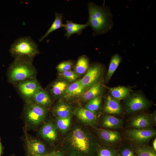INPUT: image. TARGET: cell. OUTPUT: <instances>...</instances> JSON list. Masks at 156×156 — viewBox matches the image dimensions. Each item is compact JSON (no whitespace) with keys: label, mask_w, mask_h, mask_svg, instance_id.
I'll return each instance as SVG.
<instances>
[{"label":"cell","mask_w":156,"mask_h":156,"mask_svg":"<svg viewBox=\"0 0 156 156\" xmlns=\"http://www.w3.org/2000/svg\"><path fill=\"white\" fill-rule=\"evenodd\" d=\"M10 156H15L14 155H11Z\"/></svg>","instance_id":"40"},{"label":"cell","mask_w":156,"mask_h":156,"mask_svg":"<svg viewBox=\"0 0 156 156\" xmlns=\"http://www.w3.org/2000/svg\"><path fill=\"white\" fill-rule=\"evenodd\" d=\"M10 52L15 59H21L32 62L40 53L38 45L29 36L17 39L10 46Z\"/></svg>","instance_id":"3"},{"label":"cell","mask_w":156,"mask_h":156,"mask_svg":"<svg viewBox=\"0 0 156 156\" xmlns=\"http://www.w3.org/2000/svg\"><path fill=\"white\" fill-rule=\"evenodd\" d=\"M96 131L100 139L108 146L113 147L121 141V136L118 131L97 129Z\"/></svg>","instance_id":"11"},{"label":"cell","mask_w":156,"mask_h":156,"mask_svg":"<svg viewBox=\"0 0 156 156\" xmlns=\"http://www.w3.org/2000/svg\"><path fill=\"white\" fill-rule=\"evenodd\" d=\"M63 14H60L57 12L55 13V18L54 21L45 34L39 39V42L42 41L53 31L64 27V24L62 23V21Z\"/></svg>","instance_id":"25"},{"label":"cell","mask_w":156,"mask_h":156,"mask_svg":"<svg viewBox=\"0 0 156 156\" xmlns=\"http://www.w3.org/2000/svg\"><path fill=\"white\" fill-rule=\"evenodd\" d=\"M153 148L154 150L156 151V139H154L153 142Z\"/></svg>","instance_id":"36"},{"label":"cell","mask_w":156,"mask_h":156,"mask_svg":"<svg viewBox=\"0 0 156 156\" xmlns=\"http://www.w3.org/2000/svg\"><path fill=\"white\" fill-rule=\"evenodd\" d=\"M103 72V66L101 64L95 63L90 66L86 73L81 79L82 84L85 91L102 79Z\"/></svg>","instance_id":"7"},{"label":"cell","mask_w":156,"mask_h":156,"mask_svg":"<svg viewBox=\"0 0 156 156\" xmlns=\"http://www.w3.org/2000/svg\"><path fill=\"white\" fill-rule=\"evenodd\" d=\"M122 111V107L118 101L111 96H107L103 109L104 112L110 114H118Z\"/></svg>","instance_id":"15"},{"label":"cell","mask_w":156,"mask_h":156,"mask_svg":"<svg viewBox=\"0 0 156 156\" xmlns=\"http://www.w3.org/2000/svg\"><path fill=\"white\" fill-rule=\"evenodd\" d=\"M74 63V62L71 60L64 61L57 65L56 69L59 72L70 70L73 67Z\"/></svg>","instance_id":"33"},{"label":"cell","mask_w":156,"mask_h":156,"mask_svg":"<svg viewBox=\"0 0 156 156\" xmlns=\"http://www.w3.org/2000/svg\"><path fill=\"white\" fill-rule=\"evenodd\" d=\"M66 156H80V155H70V154H67L65 155Z\"/></svg>","instance_id":"38"},{"label":"cell","mask_w":156,"mask_h":156,"mask_svg":"<svg viewBox=\"0 0 156 156\" xmlns=\"http://www.w3.org/2000/svg\"><path fill=\"white\" fill-rule=\"evenodd\" d=\"M116 152L118 156H136L134 148L129 144L122 145Z\"/></svg>","instance_id":"29"},{"label":"cell","mask_w":156,"mask_h":156,"mask_svg":"<svg viewBox=\"0 0 156 156\" xmlns=\"http://www.w3.org/2000/svg\"><path fill=\"white\" fill-rule=\"evenodd\" d=\"M128 138L138 145H144L156 134L155 130L150 128L129 129L126 131Z\"/></svg>","instance_id":"8"},{"label":"cell","mask_w":156,"mask_h":156,"mask_svg":"<svg viewBox=\"0 0 156 156\" xmlns=\"http://www.w3.org/2000/svg\"><path fill=\"white\" fill-rule=\"evenodd\" d=\"M134 150L136 156H156L153 148L145 144L138 145Z\"/></svg>","instance_id":"27"},{"label":"cell","mask_w":156,"mask_h":156,"mask_svg":"<svg viewBox=\"0 0 156 156\" xmlns=\"http://www.w3.org/2000/svg\"><path fill=\"white\" fill-rule=\"evenodd\" d=\"M27 156H48L47 155H42V156H40V155H28Z\"/></svg>","instance_id":"39"},{"label":"cell","mask_w":156,"mask_h":156,"mask_svg":"<svg viewBox=\"0 0 156 156\" xmlns=\"http://www.w3.org/2000/svg\"><path fill=\"white\" fill-rule=\"evenodd\" d=\"M59 76L60 78L65 79L69 82L75 81L79 77L78 75L71 70L59 72Z\"/></svg>","instance_id":"32"},{"label":"cell","mask_w":156,"mask_h":156,"mask_svg":"<svg viewBox=\"0 0 156 156\" xmlns=\"http://www.w3.org/2000/svg\"><path fill=\"white\" fill-rule=\"evenodd\" d=\"M88 26L89 25L87 23L85 24H79L74 23L71 21H67L64 27L66 31L64 35L68 39L72 34H76L80 35L82 34L83 30Z\"/></svg>","instance_id":"17"},{"label":"cell","mask_w":156,"mask_h":156,"mask_svg":"<svg viewBox=\"0 0 156 156\" xmlns=\"http://www.w3.org/2000/svg\"><path fill=\"white\" fill-rule=\"evenodd\" d=\"M53 113L57 118L71 117L73 112L71 107L64 103H59L54 107Z\"/></svg>","instance_id":"20"},{"label":"cell","mask_w":156,"mask_h":156,"mask_svg":"<svg viewBox=\"0 0 156 156\" xmlns=\"http://www.w3.org/2000/svg\"><path fill=\"white\" fill-rule=\"evenodd\" d=\"M51 100L48 92L42 88L35 95L33 103L44 107H48L51 104Z\"/></svg>","instance_id":"21"},{"label":"cell","mask_w":156,"mask_h":156,"mask_svg":"<svg viewBox=\"0 0 156 156\" xmlns=\"http://www.w3.org/2000/svg\"><path fill=\"white\" fill-rule=\"evenodd\" d=\"M3 148L1 143V138H0V156H1L3 153Z\"/></svg>","instance_id":"37"},{"label":"cell","mask_w":156,"mask_h":156,"mask_svg":"<svg viewBox=\"0 0 156 156\" xmlns=\"http://www.w3.org/2000/svg\"><path fill=\"white\" fill-rule=\"evenodd\" d=\"M152 123L150 116L146 114L135 116L131 118L129 122L130 126L136 129L149 128Z\"/></svg>","instance_id":"14"},{"label":"cell","mask_w":156,"mask_h":156,"mask_svg":"<svg viewBox=\"0 0 156 156\" xmlns=\"http://www.w3.org/2000/svg\"><path fill=\"white\" fill-rule=\"evenodd\" d=\"M88 5L89 16L87 23L91 27L93 36L102 35L110 31L114 24L110 8L97 5L92 2L88 3Z\"/></svg>","instance_id":"2"},{"label":"cell","mask_w":156,"mask_h":156,"mask_svg":"<svg viewBox=\"0 0 156 156\" xmlns=\"http://www.w3.org/2000/svg\"><path fill=\"white\" fill-rule=\"evenodd\" d=\"M95 156H118L116 150L113 147L100 146Z\"/></svg>","instance_id":"28"},{"label":"cell","mask_w":156,"mask_h":156,"mask_svg":"<svg viewBox=\"0 0 156 156\" xmlns=\"http://www.w3.org/2000/svg\"><path fill=\"white\" fill-rule=\"evenodd\" d=\"M111 96L119 101L126 98L129 95V89L123 86H119L109 88Z\"/></svg>","instance_id":"24"},{"label":"cell","mask_w":156,"mask_h":156,"mask_svg":"<svg viewBox=\"0 0 156 156\" xmlns=\"http://www.w3.org/2000/svg\"><path fill=\"white\" fill-rule=\"evenodd\" d=\"M36 71L32 62L21 59H15L8 72V78L12 83L20 82L35 77Z\"/></svg>","instance_id":"4"},{"label":"cell","mask_w":156,"mask_h":156,"mask_svg":"<svg viewBox=\"0 0 156 156\" xmlns=\"http://www.w3.org/2000/svg\"><path fill=\"white\" fill-rule=\"evenodd\" d=\"M68 81L63 79H58L51 84L50 92L55 98H58L64 96L65 91L70 84Z\"/></svg>","instance_id":"16"},{"label":"cell","mask_w":156,"mask_h":156,"mask_svg":"<svg viewBox=\"0 0 156 156\" xmlns=\"http://www.w3.org/2000/svg\"><path fill=\"white\" fill-rule=\"evenodd\" d=\"M26 149L28 155H44L49 153L45 145L35 139H26Z\"/></svg>","instance_id":"10"},{"label":"cell","mask_w":156,"mask_h":156,"mask_svg":"<svg viewBox=\"0 0 156 156\" xmlns=\"http://www.w3.org/2000/svg\"><path fill=\"white\" fill-rule=\"evenodd\" d=\"M89 59L85 55L79 57L74 67V72L77 75L84 74L89 68Z\"/></svg>","instance_id":"23"},{"label":"cell","mask_w":156,"mask_h":156,"mask_svg":"<svg viewBox=\"0 0 156 156\" xmlns=\"http://www.w3.org/2000/svg\"><path fill=\"white\" fill-rule=\"evenodd\" d=\"M48 156H66L65 154L62 150L54 151L49 153Z\"/></svg>","instance_id":"34"},{"label":"cell","mask_w":156,"mask_h":156,"mask_svg":"<svg viewBox=\"0 0 156 156\" xmlns=\"http://www.w3.org/2000/svg\"><path fill=\"white\" fill-rule=\"evenodd\" d=\"M121 61L122 58L118 54H116L112 56L106 77V83L109 81Z\"/></svg>","instance_id":"26"},{"label":"cell","mask_w":156,"mask_h":156,"mask_svg":"<svg viewBox=\"0 0 156 156\" xmlns=\"http://www.w3.org/2000/svg\"><path fill=\"white\" fill-rule=\"evenodd\" d=\"M70 118H57L56 125L57 128L63 132L66 131L70 125Z\"/></svg>","instance_id":"31"},{"label":"cell","mask_w":156,"mask_h":156,"mask_svg":"<svg viewBox=\"0 0 156 156\" xmlns=\"http://www.w3.org/2000/svg\"><path fill=\"white\" fill-rule=\"evenodd\" d=\"M102 123V125L105 128L116 129L122 126L123 122L119 118L112 115H107L103 117Z\"/></svg>","instance_id":"22"},{"label":"cell","mask_w":156,"mask_h":156,"mask_svg":"<svg viewBox=\"0 0 156 156\" xmlns=\"http://www.w3.org/2000/svg\"><path fill=\"white\" fill-rule=\"evenodd\" d=\"M85 91L81 79L68 86L65 91L64 97L69 99L81 95Z\"/></svg>","instance_id":"18"},{"label":"cell","mask_w":156,"mask_h":156,"mask_svg":"<svg viewBox=\"0 0 156 156\" xmlns=\"http://www.w3.org/2000/svg\"><path fill=\"white\" fill-rule=\"evenodd\" d=\"M149 105L148 101L139 94H135L129 96L125 102L126 110L129 114L146 109Z\"/></svg>","instance_id":"9"},{"label":"cell","mask_w":156,"mask_h":156,"mask_svg":"<svg viewBox=\"0 0 156 156\" xmlns=\"http://www.w3.org/2000/svg\"><path fill=\"white\" fill-rule=\"evenodd\" d=\"M75 115L82 122L94 126L97 121V117L94 112L84 107H78L74 112Z\"/></svg>","instance_id":"12"},{"label":"cell","mask_w":156,"mask_h":156,"mask_svg":"<svg viewBox=\"0 0 156 156\" xmlns=\"http://www.w3.org/2000/svg\"><path fill=\"white\" fill-rule=\"evenodd\" d=\"M102 80L101 79L98 83L85 91L81 95L83 100L89 101L101 94L103 90Z\"/></svg>","instance_id":"19"},{"label":"cell","mask_w":156,"mask_h":156,"mask_svg":"<svg viewBox=\"0 0 156 156\" xmlns=\"http://www.w3.org/2000/svg\"><path fill=\"white\" fill-rule=\"evenodd\" d=\"M150 116L152 123L155 125L156 124V113H155Z\"/></svg>","instance_id":"35"},{"label":"cell","mask_w":156,"mask_h":156,"mask_svg":"<svg viewBox=\"0 0 156 156\" xmlns=\"http://www.w3.org/2000/svg\"><path fill=\"white\" fill-rule=\"evenodd\" d=\"M100 146L97 139L83 127H75L63 141L62 151L65 155L95 156Z\"/></svg>","instance_id":"1"},{"label":"cell","mask_w":156,"mask_h":156,"mask_svg":"<svg viewBox=\"0 0 156 156\" xmlns=\"http://www.w3.org/2000/svg\"><path fill=\"white\" fill-rule=\"evenodd\" d=\"M47 113L45 107L34 103H27L24 110L27 122L34 126L39 125L44 120Z\"/></svg>","instance_id":"5"},{"label":"cell","mask_w":156,"mask_h":156,"mask_svg":"<svg viewBox=\"0 0 156 156\" xmlns=\"http://www.w3.org/2000/svg\"><path fill=\"white\" fill-rule=\"evenodd\" d=\"M102 100L101 96H97L91 100L85 105L84 108L94 112L100 108Z\"/></svg>","instance_id":"30"},{"label":"cell","mask_w":156,"mask_h":156,"mask_svg":"<svg viewBox=\"0 0 156 156\" xmlns=\"http://www.w3.org/2000/svg\"><path fill=\"white\" fill-rule=\"evenodd\" d=\"M57 127L56 125L51 122H47L42 126L39 130V133L45 140L53 142L57 137Z\"/></svg>","instance_id":"13"},{"label":"cell","mask_w":156,"mask_h":156,"mask_svg":"<svg viewBox=\"0 0 156 156\" xmlns=\"http://www.w3.org/2000/svg\"><path fill=\"white\" fill-rule=\"evenodd\" d=\"M18 89L27 103H33L36 94L42 88L35 77L19 82Z\"/></svg>","instance_id":"6"}]
</instances>
